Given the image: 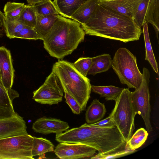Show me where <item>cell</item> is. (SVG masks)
I'll return each mask as SVG.
<instances>
[{
  "label": "cell",
  "instance_id": "d590c367",
  "mask_svg": "<svg viewBox=\"0 0 159 159\" xmlns=\"http://www.w3.org/2000/svg\"><path fill=\"white\" fill-rule=\"evenodd\" d=\"M5 17L4 13L0 10V27L3 26V20Z\"/></svg>",
  "mask_w": 159,
  "mask_h": 159
},
{
  "label": "cell",
  "instance_id": "d4e9b609",
  "mask_svg": "<svg viewBox=\"0 0 159 159\" xmlns=\"http://www.w3.org/2000/svg\"><path fill=\"white\" fill-rule=\"evenodd\" d=\"M31 6L35 13L40 15L59 14L54 3L51 0L44 1Z\"/></svg>",
  "mask_w": 159,
  "mask_h": 159
},
{
  "label": "cell",
  "instance_id": "9c48e42d",
  "mask_svg": "<svg viewBox=\"0 0 159 159\" xmlns=\"http://www.w3.org/2000/svg\"><path fill=\"white\" fill-rule=\"evenodd\" d=\"M97 150L91 147L80 143H60L54 152L61 159H77L93 156Z\"/></svg>",
  "mask_w": 159,
  "mask_h": 159
},
{
  "label": "cell",
  "instance_id": "e575fe53",
  "mask_svg": "<svg viewBox=\"0 0 159 159\" xmlns=\"http://www.w3.org/2000/svg\"><path fill=\"white\" fill-rule=\"evenodd\" d=\"M28 4L33 6L36 4L47 0H26Z\"/></svg>",
  "mask_w": 159,
  "mask_h": 159
},
{
  "label": "cell",
  "instance_id": "ba28073f",
  "mask_svg": "<svg viewBox=\"0 0 159 159\" xmlns=\"http://www.w3.org/2000/svg\"><path fill=\"white\" fill-rule=\"evenodd\" d=\"M63 92L59 78L52 71L44 83L33 92L32 98L36 102L42 104H57L62 101Z\"/></svg>",
  "mask_w": 159,
  "mask_h": 159
},
{
  "label": "cell",
  "instance_id": "f1b7e54d",
  "mask_svg": "<svg viewBox=\"0 0 159 159\" xmlns=\"http://www.w3.org/2000/svg\"><path fill=\"white\" fill-rule=\"evenodd\" d=\"M136 151V150L129 149L127 146L126 148L116 150L106 153H98L95 156L91 157L92 159H114L126 156Z\"/></svg>",
  "mask_w": 159,
  "mask_h": 159
},
{
  "label": "cell",
  "instance_id": "74e56055",
  "mask_svg": "<svg viewBox=\"0 0 159 159\" xmlns=\"http://www.w3.org/2000/svg\"><path fill=\"white\" fill-rule=\"evenodd\" d=\"M0 79L1 80V65L0 63Z\"/></svg>",
  "mask_w": 159,
  "mask_h": 159
},
{
  "label": "cell",
  "instance_id": "2e32d148",
  "mask_svg": "<svg viewBox=\"0 0 159 159\" xmlns=\"http://www.w3.org/2000/svg\"><path fill=\"white\" fill-rule=\"evenodd\" d=\"M88 0H54L53 1L59 14L70 18L73 14Z\"/></svg>",
  "mask_w": 159,
  "mask_h": 159
},
{
  "label": "cell",
  "instance_id": "277c9868",
  "mask_svg": "<svg viewBox=\"0 0 159 159\" xmlns=\"http://www.w3.org/2000/svg\"><path fill=\"white\" fill-rule=\"evenodd\" d=\"M111 67L120 82L128 88L137 89L143 79V74L138 67L137 59L128 49L120 48L116 52L112 60Z\"/></svg>",
  "mask_w": 159,
  "mask_h": 159
},
{
  "label": "cell",
  "instance_id": "7402d4cb",
  "mask_svg": "<svg viewBox=\"0 0 159 159\" xmlns=\"http://www.w3.org/2000/svg\"><path fill=\"white\" fill-rule=\"evenodd\" d=\"M92 91L99 94L101 97L105 98L107 101H115L121 93L123 88L113 85L96 86L91 85Z\"/></svg>",
  "mask_w": 159,
  "mask_h": 159
},
{
  "label": "cell",
  "instance_id": "d6986e66",
  "mask_svg": "<svg viewBox=\"0 0 159 159\" xmlns=\"http://www.w3.org/2000/svg\"><path fill=\"white\" fill-rule=\"evenodd\" d=\"M112 58L109 54L104 53L92 58L88 75L93 76L107 71L111 67Z\"/></svg>",
  "mask_w": 159,
  "mask_h": 159
},
{
  "label": "cell",
  "instance_id": "9a60e30c",
  "mask_svg": "<svg viewBox=\"0 0 159 159\" xmlns=\"http://www.w3.org/2000/svg\"><path fill=\"white\" fill-rule=\"evenodd\" d=\"M35 13L36 23L34 29L39 39L43 40L53 27L57 15H43Z\"/></svg>",
  "mask_w": 159,
  "mask_h": 159
},
{
  "label": "cell",
  "instance_id": "4dcf8cb0",
  "mask_svg": "<svg viewBox=\"0 0 159 159\" xmlns=\"http://www.w3.org/2000/svg\"><path fill=\"white\" fill-rule=\"evenodd\" d=\"M91 57H80L73 63L77 70L84 76L87 77L88 73L91 66Z\"/></svg>",
  "mask_w": 159,
  "mask_h": 159
},
{
  "label": "cell",
  "instance_id": "8992f818",
  "mask_svg": "<svg viewBox=\"0 0 159 159\" xmlns=\"http://www.w3.org/2000/svg\"><path fill=\"white\" fill-rule=\"evenodd\" d=\"M34 137L27 134L0 139V159H33Z\"/></svg>",
  "mask_w": 159,
  "mask_h": 159
},
{
  "label": "cell",
  "instance_id": "30bf717a",
  "mask_svg": "<svg viewBox=\"0 0 159 159\" xmlns=\"http://www.w3.org/2000/svg\"><path fill=\"white\" fill-rule=\"evenodd\" d=\"M23 118L17 113L12 117L0 119V139L28 134Z\"/></svg>",
  "mask_w": 159,
  "mask_h": 159
},
{
  "label": "cell",
  "instance_id": "3957f363",
  "mask_svg": "<svg viewBox=\"0 0 159 159\" xmlns=\"http://www.w3.org/2000/svg\"><path fill=\"white\" fill-rule=\"evenodd\" d=\"M52 71L59 78L64 90L77 102L81 111L85 110L91 90L90 80L79 73L73 63L65 60L56 62Z\"/></svg>",
  "mask_w": 159,
  "mask_h": 159
},
{
  "label": "cell",
  "instance_id": "5b68a950",
  "mask_svg": "<svg viewBox=\"0 0 159 159\" xmlns=\"http://www.w3.org/2000/svg\"><path fill=\"white\" fill-rule=\"evenodd\" d=\"M131 92L123 88L116 99L115 105L110 114L113 123L127 145L134 129L136 114L131 99Z\"/></svg>",
  "mask_w": 159,
  "mask_h": 159
},
{
  "label": "cell",
  "instance_id": "ffe728a7",
  "mask_svg": "<svg viewBox=\"0 0 159 159\" xmlns=\"http://www.w3.org/2000/svg\"><path fill=\"white\" fill-rule=\"evenodd\" d=\"M151 24L158 39L159 33V0H150L145 14L144 22Z\"/></svg>",
  "mask_w": 159,
  "mask_h": 159
},
{
  "label": "cell",
  "instance_id": "e0dca14e",
  "mask_svg": "<svg viewBox=\"0 0 159 159\" xmlns=\"http://www.w3.org/2000/svg\"><path fill=\"white\" fill-rule=\"evenodd\" d=\"M99 3V0H88L73 14L70 19L80 24H84L89 18Z\"/></svg>",
  "mask_w": 159,
  "mask_h": 159
},
{
  "label": "cell",
  "instance_id": "cb8c5ba5",
  "mask_svg": "<svg viewBox=\"0 0 159 159\" xmlns=\"http://www.w3.org/2000/svg\"><path fill=\"white\" fill-rule=\"evenodd\" d=\"M25 26L17 19L6 17L4 19L3 26L7 37L9 39L14 38Z\"/></svg>",
  "mask_w": 159,
  "mask_h": 159
},
{
  "label": "cell",
  "instance_id": "f546056e",
  "mask_svg": "<svg viewBox=\"0 0 159 159\" xmlns=\"http://www.w3.org/2000/svg\"><path fill=\"white\" fill-rule=\"evenodd\" d=\"M150 0H142L139 3L134 17L135 23L140 27L143 26L148 6Z\"/></svg>",
  "mask_w": 159,
  "mask_h": 159
},
{
  "label": "cell",
  "instance_id": "8fae6325",
  "mask_svg": "<svg viewBox=\"0 0 159 159\" xmlns=\"http://www.w3.org/2000/svg\"><path fill=\"white\" fill-rule=\"evenodd\" d=\"M69 128L68 124L60 119L43 116L38 119L33 123L32 128L36 133L43 134L62 133Z\"/></svg>",
  "mask_w": 159,
  "mask_h": 159
},
{
  "label": "cell",
  "instance_id": "52a82bcc",
  "mask_svg": "<svg viewBox=\"0 0 159 159\" xmlns=\"http://www.w3.org/2000/svg\"><path fill=\"white\" fill-rule=\"evenodd\" d=\"M143 79L138 88L131 92V99L135 113L141 116L143 119L147 131L151 132L152 129L150 121V95L149 89L150 73L149 70L143 67Z\"/></svg>",
  "mask_w": 159,
  "mask_h": 159
},
{
  "label": "cell",
  "instance_id": "603a6c76",
  "mask_svg": "<svg viewBox=\"0 0 159 159\" xmlns=\"http://www.w3.org/2000/svg\"><path fill=\"white\" fill-rule=\"evenodd\" d=\"M142 31L145 47V60L148 61L153 70L158 75V64L152 48L148 33V23L147 22H145L143 24Z\"/></svg>",
  "mask_w": 159,
  "mask_h": 159
},
{
  "label": "cell",
  "instance_id": "83f0119b",
  "mask_svg": "<svg viewBox=\"0 0 159 159\" xmlns=\"http://www.w3.org/2000/svg\"><path fill=\"white\" fill-rule=\"evenodd\" d=\"M25 6L24 3L7 2L4 5L3 9L5 17L17 19Z\"/></svg>",
  "mask_w": 159,
  "mask_h": 159
},
{
  "label": "cell",
  "instance_id": "8d00e7d4",
  "mask_svg": "<svg viewBox=\"0 0 159 159\" xmlns=\"http://www.w3.org/2000/svg\"><path fill=\"white\" fill-rule=\"evenodd\" d=\"M4 34V32L3 30L0 27V37L3 36Z\"/></svg>",
  "mask_w": 159,
  "mask_h": 159
},
{
  "label": "cell",
  "instance_id": "4fadbf2b",
  "mask_svg": "<svg viewBox=\"0 0 159 159\" xmlns=\"http://www.w3.org/2000/svg\"><path fill=\"white\" fill-rule=\"evenodd\" d=\"M19 96L16 91L6 89L0 79V119L9 118L15 115L12 101Z\"/></svg>",
  "mask_w": 159,
  "mask_h": 159
},
{
  "label": "cell",
  "instance_id": "ac0fdd59",
  "mask_svg": "<svg viewBox=\"0 0 159 159\" xmlns=\"http://www.w3.org/2000/svg\"><path fill=\"white\" fill-rule=\"evenodd\" d=\"M107 110L104 103L97 99L93 100L87 108L85 113V120L88 124H92L101 120Z\"/></svg>",
  "mask_w": 159,
  "mask_h": 159
},
{
  "label": "cell",
  "instance_id": "7a4b0ae2",
  "mask_svg": "<svg viewBox=\"0 0 159 159\" xmlns=\"http://www.w3.org/2000/svg\"><path fill=\"white\" fill-rule=\"evenodd\" d=\"M85 34L80 23L57 15L53 27L43 40V47L51 56L62 59L77 48L84 41Z\"/></svg>",
  "mask_w": 159,
  "mask_h": 159
},
{
  "label": "cell",
  "instance_id": "44dd1931",
  "mask_svg": "<svg viewBox=\"0 0 159 159\" xmlns=\"http://www.w3.org/2000/svg\"><path fill=\"white\" fill-rule=\"evenodd\" d=\"M33 137L32 157L39 156V158H46L44 154L45 153L54 152V145L50 140L42 137Z\"/></svg>",
  "mask_w": 159,
  "mask_h": 159
},
{
  "label": "cell",
  "instance_id": "7c38bea8",
  "mask_svg": "<svg viewBox=\"0 0 159 159\" xmlns=\"http://www.w3.org/2000/svg\"><path fill=\"white\" fill-rule=\"evenodd\" d=\"M1 80L6 89H11L13 83L14 70L10 51L4 46L0 47Z\"/></svg>",
  "mask_w": 159,
  "mask_h": 159
},
{
  "label": "cell",
  "instance_id": "6da1fadb",
  "mask_svg": "<svg viewBox=\"0 0 159 159\" xmlns=\"http://www.w3.org/2000/svg\"><path fill=\"white\" fill-rule=\"evenodd\" d=\"M85 34L126 43L139 39L143 33L134 19L100 4L81 24Z\"/></svg>",
  "mask_w": 159,
  "mask_h": 159
},
{
  "label": "cell",
  "instance_id": "484cf974",
  "mask_svg": "<svg viewBox=\"0 0 159 159\" xmlns=\"http://www.w3.org/2000/svg\"><path fill=\"white\" fill-rule=\"evenodd\" d=\"M17 20L25 25L34 29L36 23L35 12L31 6L25 5Z\"/></svg>",
  "mask_w": 159,
  "mask_h": 159
},
{
  "label": "cell",
  "instance_id": "d6a6232c",
  "mask_svg": "<svg viewBox=\"0 0 159 159\" xmlns=\"http://www.w3.org/2000/svg\"><path fill=\"white\" fill-rule=\"evenodd\" d=\"M64 97L66 103L69 106L72 112L75 114H80L82 111L78 103L68 93L64 91Z\"/></svg>",
  "mask_w": 159,
  "mask_h": 159
},
{
  "label": "cell",
  "instance_id": "4316f807",
  "mask_svg": "<svg viewBox=\"0 0 159 159\" xmlns=\"http://www.w3.org/2000/svg\"><path fill=\"white\" fill-rule=\"evenodd\" d=\"M148 132L144 129L141 128L138 129L132 135L129 140L127 146L131 150H136L141 147L147 139Z\"/></svg>",
  "mask_w": 159,
  "mask_h": 159
},
{
  "label": "cell",
  "instance_id": "5bb4252c",
  "mask_svg": "<svg viewBox=\"0 0 159 159\" xmlns=\"http://www.w3.org/2000/svg\"><path fill=\"white\" fill-rule=\"evenodd\" d=\"M141 0H99V3L116 11L133 18Z\"/></svg>",
  "mask_w": 159,
  "mask_h": 159
},
{
  "label": "cell",
  "instance_id": "1f68e13d",
  "mask_svg": "<svg viewBox=\"0 0 159 159\" xmlns=\"http://www.w3.org/2000/svg\"><path fill=\"white\" fill-rule=\"evenodd\" d=\"M14 38L35 40L39 39L34 29L31 27L25 26L19 33L15 35Z\"/></svg>",
  "mask_w": 159,
  "mask_h": 159
},
{
  "label": "cell",
  "instance_id": "836d02e7",
  "mask_svg": "<svg viewBox=\"0 0 159 159\" xmlns=\"http://www.w3.org/2000/svg\"><path fill=\"white\" fill-rule=\"evenodd\" d=\"M88 125L99 128L111 127L115 126L110 114L103 120L92 124H88Z\"/></svg>",
  "mask_w": 159,
  "mask_h": 159
}]
</instances>
